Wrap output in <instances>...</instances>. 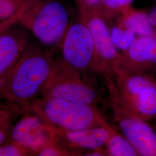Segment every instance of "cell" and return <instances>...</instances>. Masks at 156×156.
Here are the masks:
<instances>
[{
  "mask_svg": "<svg viewBox=\"0 0 156 156\" xmlns=\"http://www.w3.org/2000/svg\"><path fill=\"white\" fill-rule=\"evenodd\" d=\"M33 103L35 113L54 128L76 131L110 124L96 105L45 97Z\"/></svg>",
  "mask_w": 156,
  "mask_h": 156,
  "instance_id": "obj_4",
  "label": "cell"
},
{
  "mask_svg": "<svg viewBox=\"0 0 156 156\" xmlns=\"http://www.w3.org/2000/svg\"><path fill=\"white\" fill-rule=\"evenodd\" d=\"M109 95L133 116L146 121L156 116V81L147 73L117 72L105 76Z\"/></svg>",
  "mask_w": 156,
  "mask_h": 156,
  "instance_id": "obj_3",
  "label": "cell"
},
{
  "mask_svg": "<svg viewBox=\"0 0 156 156\" xmlns=\"http://www.w3.org/2000/svg\"><path fill=\"white\" fill-rule=\"evenodd\" d=\"M87 74L71 71L56 62L54 72L45 87L43 95L95 105L100 101V95L89 80Z\"/></svg>",
  "mask_w": 156,
  "mask_h": 156,
  "instance_id": "obj_6",
  "label": "cell"
},
{
  "mask_svg": "<svg viewBox=\"0 0 156 156\" xmlns=\"http://www.w3.org/2000/svg\"><path fill=\"white\" fill-rule=\"evenodd\" d=\"M108 156H137L138 152L123 135L119 134L115 128L105 146Z\"/></svg>",
  "mask_w": 156,
  "mask_h": 156,
  "instance_id": "obj_14",
  "label": "cell"
},
{
  "mask_svg": "<svg viewBox=\"0 0 156 156\" xmlns=\"http://www.w3.org/2000/svg\"><path fill=\"white\" fill-rule=\"evenodd\" d=\"M56 62L42 45L31 42L15 66L0 80V96L13 104L37 100L54 72Z\"/></svg>",
  "mask_w": 156,
  "mask_h": 156,
  "instance_id": "obj_1",
  "label": "cell"
},
{
  "mask_svg": "<svg viewBox=\"0 0 156 156\" xmlns=\"http://www.w3.org/2000/svg\"><path fill=\"white\" fill-rule=\"evenodd\" d=\"M60 66L80 73H95L96 57L93 40L85 24L69 26L62 39Z\"/></svg>",
  "mask_w": 156,
  "mask_h": 156,
  "instance_id": "obj_5",
  "label": "cell"
},
{
  "mask_svg": "<svg viewBox=\"0 0 156 156\" xmlns=\"http://www.w3.org/2000/svg\"><path fill=\"white\" fill-rule=\"evenodd\" d=\"M54 128V127H53ZM115 128L111 124L76 131L54 128L56 140L75 154L104 147Z\"/></svg>",
  "mask_w": 156,
  "mask_h": 156,
  "instance_id": "obj_11",
  "label": "cell"
},
{
  "mask_svg": "<svg viewBox=\"0 0 156 156\" xmlns=\"http://www.w3.org/2000/svg\"><path fill=\"white\" fill-rule=\"evenodd\" d=\"M93 40L96 57L95 73L112 76L116 70L120 53L113 45L110 30L100 17H94L85 24Z\"/></svg>",
  "mask_w": 156,
  "mask_h": 156,
  "instance_id": "obj_9",
  "label": "cell"
},
{
  "mask_svg": "<svg viewBox=\"0 0 156 156\" xmlns=\"http://www.w3.org/2000/svg\"><path fill=\"white\" fill-rule=\"evenodd\" d=\"M84 156H108L105 149L104 147L94 150L87 151L84 153Z\"/></svg>",
  "mask_w": 156,
  "mask_h": 156,
  "instance_id": "obj_21",
  "label": "cell"
},
{
  "mask_svg": "<svg viewBox=\"0 0 156 156\" xmlns=\"http://www.w3.org/2000/svg\"><path fill=\"white\" fill-rule=\"evenodd\" d=\"M148 17L151 25L153 27L156 28V5L153 7L151 11L149 12Z\"/></svg>",
  "mask_w": 156,
  "mask_h": 156,
  "instance_id": "obj_23",
  "label": "cell"
},
{
  "mask_svg": "<svg viewBox=\"0 0 156 156\" xmlns=\"http://www.w3.org/2000/svg\"><path fill=\"white\" fill-rule=\"evenodd\" d=\"M9 136L11 142L37 153L44 147L57 141L54 128L36 113L22 117L15 123Z\"/></svg>",
  "mask_w": 156,
  "mask_h": 156,
  "instance_id": "obj_8",
  "label": "cell"
},
{
  "mask_svg": "<svg viewBox=\"0 0 156 156\" xmlns=\"http://www.w3.org/2000/svg\"><path fill=\"white\" fill-rule=\"evenodd\" d=\"M17 19H18V16L17 15L16 16L12 17L9 19L4 20L0 23V34L2 33L6 28L11 24L12 23L17 20Z\"/></svg>",
  "mask_w": 156,
  "mask_h": 156,
  "instance_id": "obj_22",
  "label": "cell"
},
{
  "mask_svg": "<svg viewBox=\"0 0 156 156\" xmlns=\"http://www.w3.org/2000/svg\"><path fill=\"white\" fill-rule=\"evenodd\" d=\"M155 69L156 35L136 38L128 50L120 54L114 73H146Z\"/></svg>",
  "mask_w": 156,
  "mask_h": 156,
  "instance_id": "obj_10",
  "label": "cell"
},
{
  "mask_svg": "<svg viewBox=\"0 0 156 156\" xmlns=\"http://www.w3.org/2000/svg\"><path fill=\"white\" fill-rule=\"evenodd\" d=\"M29 150L12 142L11 144L0 146V156H19L28 155Z\"/></svg>",
  "mask_w": 156,
  "mask_h": 156,
  "instance_id": "obj_19",
  "label": "cell"
},
{
  "mask_svg": "<svg viewBox=\"0 0 156 156\" xmlns=\"http://www.w3.org/2000/svg\"><path fill=\"white\" fill-rule=\"evenodd\" d=\"M104 5L111 9H117L128 5L134 0H101Z\"/></svg>",
  "mask_w": 156,
  "mask_h": 156,
  "instance_id": "obj_20",
  "label": "cell"
},
{
  "mask_svg": "<svg viewBox=\"0 0 156 156\" xmlns=\"http://www.w3.org/2000/svg\"><path fill=\"white\" fill-rule=\"evenodd\" d=\"M123 27L139 37L156 35L155 28L150 22L148 14L144 12H136L127 17L123 23Z\"/></svg>",
  "mask_w": 156,
  "mask_h": 156,
  "instance_id": "obj_13",
  "label": "cell"
},
{
  "mask_svg": "<svg viewBox=\"0 0 156 156\" xmlns=\"http://www.w3.org/2000/svg\"><path fill=\"white\" fill-rule=\"evenodd\" d=\"M31 42L30 32L18 20L0 34V80L15 66Z\"/></svg>",
  "mask_w": 156,
  "mask_h": 156,
  "instance_id": "obj_12",
  "label": "cell"
},
{
  "mask_svg": "<svg viewBox=\"0 0 156 156\" xmlns=\"http://www.w3.org/2000/svg\"><path fill=\"white\" fill-rule=\"evenodd\" d=\"M16 112L13 109H0V146L2 145L8 136L14 125Z\"/></svg>",
  "mask_w": 156,
  "mask_h": 156,
  "instance_id": "obj_16",
  "label": "cell"
},
{
  "mask_svg": "<svg viewBox=\"0 0 156 156\" xmlns=\"http://www.w3.org/2000/svg\"><path fill=\"white\" fill-rule=\"evenodd\" d=\"M101 0H84V1L89 5H97L100 1Z\"/></svg>",
  "mask_w": 156,
  "mask_h": 156,
  "instance_id": "obj_24",
  "label": "cell"
},
{
  "mask_svg": "<svg viewBox=\"0 0 156 156\" xmlns=\"http://www.w3.org/2000/svg\"><path fill=\"white\" fill-rule=\"evenodd\" d=\"M18 22L45 47L62 44L69 26L66 6L58 0H24Z\"/></svg>",
  "mask_w": 156,
  "mask_h": 156,
  "instance_id": "obj_2",
  "label": "cell"
},
{
  "mask_svg": "<svg viewBox=\"0 0 156 156\" xmlns=\"http://www.w3.org/2000/svg\"><path fill=\"white\" fill-rule=\"evenodd\" d=\"M24 0H0V20H6L16 16Z\"/></svg>",
  "mask_w": 156,
  "mask_h": 156,
  "instance_id": "obj_17",
  "label": "cell"
},
{
  "mask_svg": "<svg viewBox=\"0 0 156 156\" xmlns=\"http://www.w3.org/2000/svg\"><path fill=\"white\" fill-rule=\"evenodd\" d=\"M3 21H4V20H3ZM1 22H2V20H0V23Z\"/></svg>",
  "mask_w": 156,
  "mask_h": 156,
  "instance_id": "obj_25",
  "label": "cell"
},
{
  "mask_svg": "<svg viewBox=\"0 0 156 156\" xmlns=\"http://www.w3.org/2000/svg\"><path fill=\"white\" fill-rule=\"evenodd\" d=\"M114 120L139 156H156V133L146 122L126 111L109 95Z\"/></svg>",
  "mask_w": 156,
  "mask_h": 156,
  "instance_id": "obj_7",
  "label": "cell"
},
{
  "mask_svg": "<svg viewBox=\"0 0 156 156\" xmlns=\"http://www.w3.org/2000/svg\"><path fill=\"white\" fill-rule=\"evenodd\" d=\"M112 41L117 50L126 51L133 45L136 39V35L127 28L114 27L110 30Z\"/></svg>",
  "mask_w": 156,
  "mask_h": 156,
  "instance_id": "obj_15",
  "label": "cell"
},
{
  "mask_svg": "<svg viewBox=\"0 0 156 156\" xmlns=\"http://www.w3.org/2000/svg\"><path fill=\"white\" fill-rule=\"evenodd\" d=\"M38 156H70L74 154L71 151H68V149L62 147V145L57 141L54 143L47 145L37 152Z\"/></svg>",
  "mask_w": 156,
  "mask_h": 156,
  "instance_id": "obj_18",
  "label": "cell"
}]
</instances>
